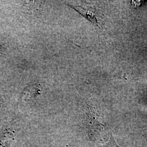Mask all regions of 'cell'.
I'll return each mask as SVG.
<instances>
[{
  "instance_id": "1",
  "label": "cell",
  "mask_w": 147,
  "mask_h": 147,
  "mask_svg": "<svg viewBox=\"0 0 147 147\" xmlns=\"http://www.w3.org/2000/svg\"><path fill=\"white\" fill-rule=\"evenodd\" d=\"M40 92V84L37 83H32L28 84L23 92V96L24 99H28L38 94H39Z\"/></svg>"
},
{
  "instance_id": "2",
  "label": "cell",
  "mask_w": 147,
  "mask_h": 147,
  "mask_svg": "<svg viewBox=\"0 0 147 147\" xmlns=\"http://www.w3.org/2000/svg\"><path fill=\"white\" fill-rule=\"evenodd\" d=\"M102 147H120L118 144L116 143V141L114 140V138L112 134H111L110 139L109 142H107L105 145L102 146Z\"/></svg>"
},
{
  "instance_id": "3",
  "label": "cell",
  "mask_w": 147,
  "mask_h": 147,
  "mask_svg": "<svg viewBox=\"0 0 147 147\" xmlns=\"http://www.w3.org/2000/svg\"><path fill=\"white\" fill-rule=\"evenodd\" d=\"M0 51H1V47H0Z\"/></svg>"
}]
</instances>
